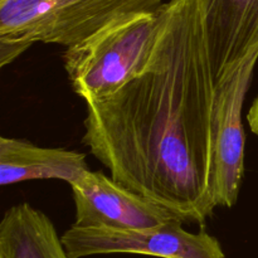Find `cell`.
Returning <instances> with one entry per match:
<instances>
[{
	"label": "cell",
	"mask_w": 258,
	"mask_h": 258,
	"mask_svg": "<svg viewBox=\"0 0 258 258\" xmlns=\"http://www.w3.org/2000/svg\"><path fill=\"white\" fill-rule=\"evenodd\" d=\"M216 87L258 52V0H202Z\"/></svg>",
	"instance_id": "cell-7"
},
{
	"label": "cell",
	"mask_w": 258,
	"mask_h": 258,
	"mask_svg": "<svg viewBox=\"0 0 258 258\" xmlns=\"http://www.w3.org/2000/svg\"><path fill=\"white\" fill-rule=\"evenodd\" d=\"M163 5L116 18L66 47L63 66L78 97L102 100L145 70L160 33Z\"/></svg>",
	"instance_id": "cell-2"
},
{
	"label": "cell",
	"mask_w": 258,
	"mask_h": 258,
	"mask_svg": "<svg viewBox=\"0 0 258 258\" xmlns=\"http://www.w3.org/2000/svg\"><path fill=\"white\" fill-rule=\"evenodd\" d=\"M247 122H248L252 133L258 136V96L254 98L253 103L247 112Z\"/></svg>",
	"instance_id": "cell-10"
},
{
	"label": "cell",
	"mask_w": 258,
	"mask_h": 258,
	"mask_svg": "<svg viewBox=\"0 0 258 258\" xmlns=\"http://www.w3.org/2000/svg\"><path fill=\"white\" fill-rule=\"evenodd\" d=\"M70 186L76 207V227L140 229L179 219L160 204L121 185L103 171L88 169Z\"/></svg>",
	"instance_id": "cell-6"
},
{
	"label": "cell",
	"mask_w": 258,
	"mask_h": 258,
	"mask_svg": "<svg viewBox=\"0 0 258 258\" xmlns=\"http://www.w3.org/2000/svg\"><path fill=\"white\" fill-rule=\"evenodd\" d=\"M216 81L202 0H168L145 70L102 100L86 102L82 144L111 178L204 226L212 194Z\"/></svg>",
	"instance_id": "cell-1"
},
{
	"label": "cell",
	"mask_w": 258,
	"mask_h": 258,
	"mask_svg": "<svg viewBox=\"0 0 258 258\" xmlns=\"http://www.w3.org/2000/svg\"><path fill=\"white\" fill-rule=\"evenodd\" d=\"M60 237L70 258L115 253L160 258H226L216 237L206 231L188 232L179 219L140 229L72 226Z\"/></svg>",
	"instance_id": "cell-4"
},
{
	"label": "cell",
	"mask_w": 258,
	"mask_h": 258,
	"mask_svg": "<svg viewBox=\"0 0 258 258\" xmlns=\"http://www.w3.org/2000/svg\"><path fill=\"white\" fill-rule=\"evenodd\" d=\"M257 60L258 52L216 87L212 120V194L217 207L232 208L236 206L243 183L246 133L242 110Z\"/></svg>",
	"instance_id": "cell-5"
},
{
	"label": "cell",
	"mask_w": 258,
	"mask_h": 258,
	"mask_svg": "<svg viewBox=\"0 0 258 258\" xmlns=\"http://www.w3.org/2000/svg\"><path fill=\"white\" fill-rule=\"evenodd\" d=\"M168 0H0V66L37 43L68 47L122 15L156 10Z\"/></svg>",
	"instance_id": "cell-3"
},
{
	"label": "cell",
	"mask_w": 258,
	"mask_h": 258,
	"mask_svg": "<svg viewBox=\"0 0 258 258\" xmlns=\"http://www.w3.org/2000/svg\"><path fill=\"white\" fill-rule=\"evenodd\" d=\"M88 170L86 154L59 148H40L20 139L0 138V184L62 180L70 185Z\"/></svg>",
	"instance_id": "cell-8"
},
{
	"label": "cell",
	"mask_w": 258,
	"mask_h": 258,
	"mask_svg": "<svg viewBox=\"0 0 258 258\" xmlns=\"http://www.w3.org/2000/svg\"><path fill=\"white\" fill-rule=\"evenodd\" d=\"M0 258H70L47 214L29 203L8 209L0 222Z\"/></svg>",
	"instance_id": "cell-9"
}]
</instances>
